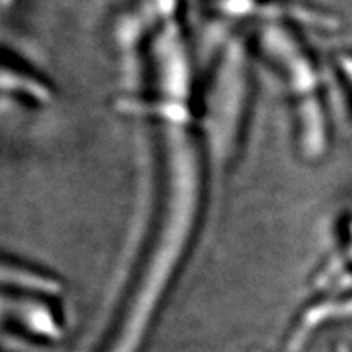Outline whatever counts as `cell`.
Segmentation results:
<instances>
[{"label":"cell","mask_w":352,"mask_h":352,"mask_svg":"<svg viewBox=\"0 0 352 352\" xmlns=\"http://www.w3.org/2000/svg\"><path fill=\"white\" fill-rule=\"evenodd\" d=\"M341 315H352V302L346 303H324V305L316 307L315 310L308 311V315L303 318L302 327L298 328L296 336L292 341V349L300 346L303 338L310 333V329L314 328V324L324 318H331V316H341Z\"/></svg>","instance_id":"6da1fadb"},{"label":"cell","mask_w":352,"mask_h":352,"mask_svg":"<svg viewBox=\"0 0 352 352\" xmlns=\"http://www.w3.org/2000/svg\"><path fill=\"white\" fill-rule=\"evenodd\" d=\"M341 69L344 70L347 80L352 83V57L351 56H342L341 57Z\"/></svg>","instance_id":"7a4b0ae2"}]
</instances>
